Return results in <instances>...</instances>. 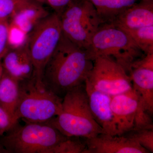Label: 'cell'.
<instances>
[{"mask_svg": "<svg viewBox=\"0 0 153 153\" xmlns=\"http://www.w3.org/2000/svg\"><path fill=\"white\" fill-rule=\"evenodd\" d=\"M85 82L94 88L112 97L132 89L129 74L112 58L98 57Z\"/></svg>", "mask_w": 153, "mask_h": 153, "instance_id": "9c48e42d", "label": "cell"}, {"mask_svg": "<svg viewBox=\"0 0 153 153\" xmlns=\"http://www.w3.org/2000/svg\"><path fill=\"white\" fill-rule=\"evenodd\" d=\"M125 134L135 140L150 153L153 152V129L136 130Z\"/></svg>", "mask_w": 153, "mask_h": 153, "instance_id": "44dd1931", "label": "cell"}, {"mask_svg": "<svg viewBox=\"0 0 153 153\" xmlns=\"http://www.w3.org/2000/svg\"><path fill=\"white\" fill-rule=\"evenodd\" d=\"M59 16L63 33L80 47L89 46L94 35L102 25L89 0H74Z\"/></svg>", "mask_w": 153, "mask_h": 153, "instance_id": "52a82bcc", "label": "cell"}, {"mask_svg": "<svg viewBox=\"0 0 153 153\" xmlns=\"http://www.w3.org/2000/svg\"><path fill=\"white\" fill-rule=\"evenodd\" d=\"M111 109L117 135L136 130L153 129L152 117L133 89L112 97Z\"/></svg>", "mask_w": 153, "mask_h": 153, "instance_id": "ba28073f", "label": "cell"}, {"mask_svg": "<svg viewBox=\"0 0 153 153\" xmlns=\"http://www.w3.org/2000/svg\"><path fill=\"white\" fill-rule=\"evenodd\" d=\"M84 49L62 33L57 47L45 66L42 81L47 88L63 99L69 91L84 84L92 67Z\"/></svg>", "mask_w": 153, "mask_h": 153, "instance_id": "6da1fadb", "label": "cell"}, {"mask_svg": "<svg viewBox=\"0 0 153 153\" xmlns=\"http://www.w3.org/2000/svg\"><path fill=\"white\" fill-rule=\"evenodd\" d=\"M40 4L46 5L53 9L60 16L63 11L74 0H34Z\"/></svg>", "mask_w": 153, "mask_h": 153, "instance_id": "cb8c5ba5", "label": "cell"}, {"mask_svg": "<svg viewBox=\"0 0 153 153\" xmlns=\"http://www.w3.org/2000/svg\"><path fill=\"white\" fill-rule=\"evenodd\" d=\"M110 24L123 31L153 26V2L136 3Z\"/></svg>", "mask_w": 153, "mask_h": 153, "instance_id": "5bb4252c", "label": "cell"}, {"mask_svg": "<svg viewBox=\"0 0 153 153\" xmlns=\"http://www.w3.org/2000/svg\"><path fill=\"white\" fill-rule=\"evenodd\" d=\"M123 31L128 34L145 55L153 53V26Z\"/></svg>", "mask_w": 153, "mask_h": 153, "instance_id": "ac0fdd59", "label": "cell"}, {"mask_svg": "<svg viewBox=\"0 0 153 153\" xmlns=\"http://www.w3.org/2000/svg\"><path fill=\"white\" fill-rule=\"evenodd\" d=\"M49 14L42 5L35 2L20 10L11 17V29L16 30L27 37L38 22Z\"/></svg>", "mask_w": 153, "mask_h": 153, "instance_id": "9a60e30c", "label": "cell"}, {"mask_svg": "<svg viewBox=\"0 0 153 153\" xmlns=\"http://www.w3.org/2000/svg\"><path fill=\"white\" fill-rule=\"evenodd\" d=\"M79 137H67L54 147L49 153H84L86 142L81 141Z\"/></svg>", "mask_w": 153, "mask_h": 153, "instance_id": "d6986e66", "label": "cell"}, {"mask_svg": "<svg viewBox=\"0 0 153 153\" xmlns=\"http://www.w3.org/2000/svg\"><path fill=\"white\" fill-rule=\"evenodd\" d=\"M62 100L34 75L30 79L19 82L15 118L25 123H47L60 112Z\"/></svg>", "mask_w": 153, "mask_h": 153, "instance_id": "3957f363", "label": "cell"}, {"mask_svg": "<svg viewBox=\"0 0 153 153\" xmlns=\"http://www.w3.org/2000/svg\"><path fill=\"white\" fill-rule=\"evenodd\" d=\"M91 111L96 122L100 126L103 133L117 135V129L111 109L112 97L94 88L85 82Z\"/></svg>", "mask_w": 153, "mask_h": 153, "instance_id": "7c38bea8", "label": "cell"}, {"mask_svg": "<svg viewBox=\"0 0 153 153\" xmlns=\"http://www.w3.org/2000/svg\"><path fill=\"white\" fill-rule=\"evenodd\" d=\"M3 71V69L1 63L0 62V78H1V76L2 74Z\"/></svg>", "mask_w": 153, "mask_h": 153, "instance_id": "d4e9b609", "label": "cell"}, {"mask_svg": "<svg viewBox=\"0 0 153 153\" xmlns=\"http://www.w3.org/2000/svg\"><path fill=\"white\" fill-rule=\"evenodd\" d=\"M2 59L3 70L19 82L34 75V66L25 42L10 47Z\"/></svg>", "mask_w": 153, "mask_h": 153, "instance_id": "4fadbf2b", "label": "cell"}, {"mask_svg": "<svg viewBox=\"0 0 153 153\" xmlns=\"http://www.w3.org/2000/svg\"><path fill=\"white\" fill-rule=\"evenodd\" d=\"M62 35L60 16L56 13L41 19L26 37L25 44L32 59L34 75L42 81L45 66Z\"/></svg>", "mask_w": 153, "mask_h": 153, "instance_id": "8992f818", "label": "cell"}, {"mask_svg": "<svg viewBox=\"0 0 153 153\" xmlns=\"http://www.w3.org/2000/svg\"><path fill=\"white\" fill-rule=\"evenodd\" d=\"M141 1L145 2H153V0H141Z\"/></svg>", "mask_w": 153, "mask_h": 153, "instance_id": "484cf974", "label": "cell"}, {"mask_svg": "<svg viewBox=\"0 0 153 153\" xmlns=\"http://www.w3.org/2000/svg\"><path fill=\"white\" fill-rule=\"evenodd\" d=\"M18 123L0 106V136L4 135Z\"/></svg>", "mask_w": 153, "mask_h": 153, "instance_id": "603a6c76", "label": "cell"}, {"mask_svg": "<svg viewBox=\"0 0 153 153\" xmlns=\"http://www.w3.org/2000/svg\"><path fill=\"white\" fill-rule=\"evenodd\" d=\"M84 153H148L135 140L125 134L111 135L104 133L86 139Z\"/></svg>", "mask_w": 153, "mask_h": 153, "instance_id": "8fae6325", "label": "cell"}, {"mask_svg": "<svg viewBox=\"0 0 153 153\" xmlns=\"http://www.w3.org/2000/svg\"><path fill=\"white\" fill-rule=\"evenodd\" d=\"M85 51L93 61L98 57H111L129 74L133 63L143 56V52L128 34L110 24L99 27Z\"/></svg>", "mask_w": 153, "mask_h": 153, "instance_id": "277c9868", "label": "cell"}, {"mask_svg": "<svg viewBox=\"0 0 153 153\" xmlns=\"http://www.w3.org/2000/svg\"><path fill=\"white\" fill-rule=\"evenodd\" d=\"M35 2L34 0H0V19H8Z\"/></svg>", "mask_w": 153, "mask_h": 153, "instance_id": "ffe728a7", "label": "cell"}, {"mask_svg": "<svg viewBox=\"0 0 153 153\" xmlns=\"http://www.w3.org/2000/svg\"><path fill=\"white\" fill-rule=\"evenodd\" d=\"M94 6L102 25L110 24L138 0H89Z\"/></svg>", "mask_w": 153, "mask_h": 153, "instance_id": "e0dca14e", "label": "cell"}, {"mask_svg": "<svg viewBox=\"0 0 153 153\" xmlns=\"http://www.w3.org/2000/svg\"><path fill=\"white\" fill-rule=\"evenodd\" d=\"M10 33L8 19H0V60L10 48Z\"/></svg>", "mask_w": 153, "mask_h": 153, "instance_id": "7402d4cb", "label": "cell"}, {"mask_svg": "<svg viewBox=\"0 0 153 153\" xmlns=\"http://www.w3.org/2000/svg\"><path fill=\"white\" fill-rule=\"evenodd\" d=\"M17 123L0 138V143L12 153H49L68 137L48 123Z\"/></svg>", "mask_w": 153, "mask_h": 153, "instance_id": "5b68a950", "label": "cell"}, {"mask_svg": "<svg viewBox=\"0 0 153 153\" xmlns=\"http://www.w3.org/2000/svg\"><path fill=\"white\" fill-rule=\"evenodd\" d=\"M48 123L68 137L90 139L103 133L91 111L85 83L66 94L60 112Z\"/></svg>", "mask_w": 153, "mask_h": 153, "instance_id": "7a4b0ae2", "label": "cell"}, {"mask_svg": "<svg viewBox=\"0 0 153 153\" xmlns=\"http://www.w3.org/2000/svg\"><path fill=\"white\" fill-rule=\"evenodd\" d=\"M19 95V82L3 70L0 78V106L14 119Z\"/></svg>", "mask_w": 153, "mask_h": 153, "instance_id": "2e32d148", "label": "cell"}, {"mask_svg": "<svg viewBox=\"0 0 153 153\" xmlns=\"http://www.w3.org/2000/svg\"><path fill=\"white\" fill-rule=\"evenodd\" d=\"M129 75L132 88L139 95L147 111L153 114V58L145 56L133 63Z\"/></svg>", "mask_w": 153, "mask_h": 153, "instance_id": "30bf717a", "label": "cell"}]
</instances>
